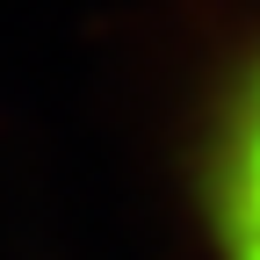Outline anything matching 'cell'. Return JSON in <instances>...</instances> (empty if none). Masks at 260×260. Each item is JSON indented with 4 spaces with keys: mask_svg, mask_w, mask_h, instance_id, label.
<instances>
[{
    "mask_svg": "<svg viewBox=\"0 0 260 260\" xmlns=\"http://www.w3.org/2000/svg\"><path fill=\"white\" fill-rule=\"evenodd\" d=\"M203 210L224 260H260V51L224 87L203 145Z\"/></svg>",
    "mask_w": 260,
    "mask_h": 260,
    "instance_id": "1",
    "label": "cell"
}]
</instances>
